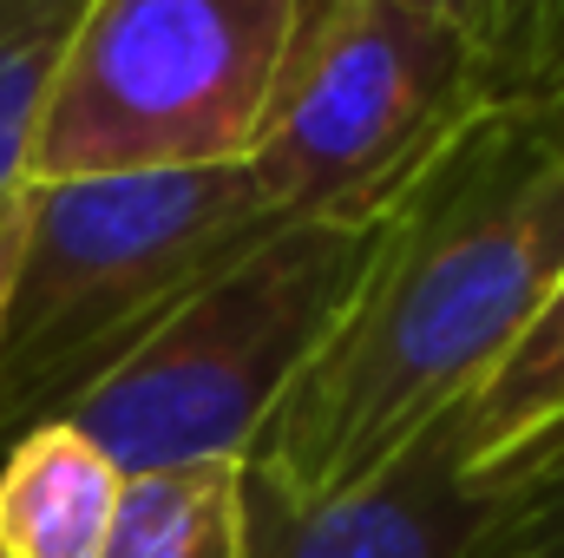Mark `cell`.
Returning <instances> with one entry per match:
<instances>
[{"label":"cell","instance_id":"8992f818","mask_svg":"<svg viewBox=\"0 0 564 558\" xmlns=\"http://www.w3.org/2000/svg\"><path fill=\"white\" fill-rule=\"evenodd\" d=\"M492 486L473 480L459 408L368 486L295 500L250 473V558H479Z\"/></svg>","mask_w":564,"mask_h":558},{"label":"cell","instance_id":"2e32d148","mask_svg":"<svg viewBox=\"0 0 564 558\" xmlns=\"http://www.w3.org/2000/svg\"><path fill=\"white\" fill-rule=\"evenodd\" d=\"M0 558H7V552H0Z\"/></svg>","mask_w":564,"mask_h":558},{"label":"cell","instance_id":"30bf717a","mask_svg":"<svg viewBox=\"0 0 564 558\" xmlns=\"http://www.w3.org/2000/svg\"><path fill=\"white\" fill-rule=\"evenodd\" d=\"M79 0H0V211L33 184V144L46 126Z\"/></svg>","mask_w":564,"mask_h":558},{"label":"cell","instance_id":"ba28073f","mask_svg":"<svg viewBox=\"0 0 564 558\" xmlns=\"http://www.w3.org/2000/svg\"><path fill=\"white\" fill-rule=\"evenodd\" d=\"M99 558H250V460L126 480Z\"/></svg>","mask_w":564,"mask_h":558},{"label":"cell","instance_id":"9c48e42d","mask_svg":"<svg viewBox=\"0 0 564 558\" xmlns=\"http://www.w3.org/2000/svg\"><path fill=\"white\" fill-rule=\"evenodd\" d=\"M564 427V282L545 296L532 329L512 342V355L486 375V388L459 408V440L473 480L506 473L539 440Z\"/></svg>","mask_w":564,"mask_h":558},{"label":"cell","instance_id":"7a4b0ae2","mask_svg":"<svg viewBox=\"0 0 564 558\" xmlns=\"http://www.w3.org/2000/svg\"><path fill=\"white\" fill-rule=\"evenodd\" d=\"M282 224L250 164L26 184L0 302V453L66 420L184 296Z\"/></svg>","mask_w":564,"mask_h":558},{"label":"cell","instance_id":"277c9868","mask_svg":"<svg viewBox=\"0 0 564 558\" xmlns=\"http://www.w3.org/2000/svg\"><path fill=\"white\" fill-rule=\"evenodd\" d=\"M492 106V73L453 26L401 0H302L243 164L282 217L375 224Z\"/></svg>","mask_w":564,"mask_h":558},{"label":"cell","instance_id":"5bb4252c","mask_svg":"<svg viewBox=\"0 0 564 558\" xmlns=\"http://www.w3.org/2000/svg\"><path fill=\"white\" fill-rule=\"evenodd\" d=\"M20 211H26V197L0 211V302H7V277H13V257H20Z\"/></svg>","mask_w":564,"mask_h":558},{"label":"cell","instance_id":"4fadbf2b","mask_svg":"<svg viewBox=\"0 0 564 558\" xmlns=\"http://www.w3.org/2000/svg\"><path fill=\"white\" fill-rule=\"evenodd\" d=\"M499 106L519 112V119H539V126L564 132V0L545 7L539 40H532V53H525V73H519V86H512Z\"/></svg>","mask_w":564,"mask_h":558},{"label":"cell","instance_id":"8fae6325","mask_svg":"<svg viewBox=\"0 0 564 558\" xmlns=\"http://www.w3.org/2000/svg\"><path fill=\"white\" fill-rule=\"evenodd\" d=\"M486 486L492 519L479 533V558H564V427Z\"/></svg>","mask_w":564,"mask_h":558},{"label":"cell","instance_id":"7c38bea8","mask_svg":"<svg viewBox=\"0 0 564 558\" xmlns=\"http://www.w3.org/2000/svg\"><path fill=\"white\" fill-rule=\"evenodd\" d=\"M426 20L453 26L492 73V93L506 99L525 73V53H532V33L545 20V0H401Z\"/></svg>","mask_w":564,"mask_h":558},{"label":"cell","instance_id":"9a60e30c","mask_svg":"<svg viewBox=\"0 0 564 558\" xmlns=\"http://www.w3.org/2000/svg\"><path fill=\"white\" fill-rule=\"evenodd\" d=\"M545 7H552V0H545ZM532 40H539V33H532Z\"/></svg>","mask_w":564,"mask_h":558},{"label":"cell","instance_id":"5b68a950","mask_svg":"<svg viewBox=\"0 0 564 558\" xmlns=\"http://www.w3.org/2000/svg\"><path fill=\"white\" fill-rule=\"evenodd\" d=\"M302 0H79L33 184L243 164Z\"/></svg>","mask_w":564,"mask_h":558},{"label":"cell","instance_id":"3957f363","mask_svg":"<svg viewBox=\"0 0 564 558\" xmlns=\"http://www.w3.org/2000/svg\"><path fill=\"white\" fill-rule=\"evenodd\" d=\"M381 230L388 217H289L184 296L99 388L66 408V420L126 480L197 460H250L289 388L348 322Z\"/></svg>","mask_w":564,"mask_h":558},{"label":"cell","instance_id":"6da1fadb","mask_svg":"<svg viewBox=\"0 0 564 558\" xmlns=\"http://www.w3.org/2000/svg\"><path fill=\"white\" fill-rule=\"evenodd\" d=\"M564 282V132L479 112L388 211L335 342L289 388L250 473L295 500L368 486L466 408Z\"/></svg>","mask_w":564,"mask_h":558},{"label":"cell","instance_id":"52a82bcc","mask_svg":"<svg viewBox=\"0 0 564 558\" xmlns=\"http://www.w3.org/2000/svg\"><path fill=\"white\" fill-rule=\"evenodd\" d=\"M119 493L126 473L73 420H46L0 453V552L99 558Z\"/></svg>","mask_w":564,"mask_h":558}]
</instances>
